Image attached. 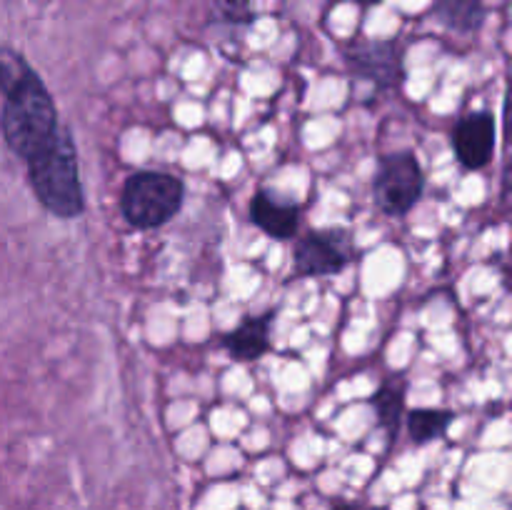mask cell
I'll use <instances>...</instances> for the list:
<instances>
[{"label": "cell", "mask_w": 512, "mask_h": 510, "mask_svg": "<svg viewBox=\"0 0 512 510\" xmlns=\"http://www.w3.org/2000/svg\"><path fill=\"white\" fill-rule=\"evenodd\" d=\"M498 120L490 110H470L455 123L453 150L465 170H483L495 155Z\"/></svg>", "instance_id": "obj_7"}, {"label": "cell", "mask_w": 512, "mask_h": 510, "mask_svg": "<svg viewBox=\"0 0 512 510\" xmlns=\"http://www.w3.org/2000/svg\"><path fill=\"white\" fill-rule=\"evenodd\" d=\"M458 420V413L450 408H413L405 410V428L413 445H428L445 438L450 425Z\"/></svg>", "instance_id": "obj_12"}, {"label": "cell", "mask_w": 512, "mask_h": 510, "mask_svg": "<svg viewBox=\"0 0 512 510\" xmlns=\"http://www.w3.org/2000/svg\"><path fill=\"white\" fill-rule=\"evenodd\" d=\"M330 510H388V508H380V505H370V503H360V500L335 498L333 503H330Z\"/></svg>", "instance_id": "obj_15"}, {"label": "cell", "mask_w": 512, "mask_h": 510, "mask_svg": "<svg viewBox=\"0 0 512 510\" xmlns=\"http://www.w3.org/2000/svg\"><path fill=\"white\" fill-rule=\"evenodd\" d=\"M425 193V170L415 150L380 155L373 175V200L390 218H403Z\"/></svg>", "instance_id": "obj_4"}, {"label": "cell", "mask_w": 512, "mask_h": 510, "mask_svg": "<svg viewBox=\"0 0 512 510\" xmlns=\"http://www.w3.org/2000/svg\"><path fill=\"white\" fill-rule=\"evenodd\" d=\"M253 0H213V20L233 28H248L255 23Z\"/></svg>", "instance_id": "obj_14"}, {"label": "cell", "mask_w": 512, "mask_h": 510, "mask_svg": "<svg viewBox=\"0 0 512 510\" xmlns=\"http://www.w3.org/2000/svg\"><path fill=\"white\" fill-rule=\"evenodd\" d=\"M353 3H358V5H375V3H380V0H353Z\"/></svg>", "instance_id": "obj_16"}, {"label": "cell", "mask_w": 512, "mask_h": 510, "mask_svg": "<svg viewBox=\"0 0 512 510\" xmlns=\"http://www.w3.org/2000/svg\"><path fill=\"white\" fill-rule=\"evenodd\" d=\"M275 318H278V308H268L260 315H245L233 330L220 338V345L238 363H255L273 348L270 330H273Z\"/></svg>", "instance_id": "obj_9"}, {"label": "cell", "mask_w": 512, "mask_h": 510, "mask_svg": "<svg viewBox=\"0 0 512 510\" xmlns=\"http://www.w3.org/2000/svg\"><path fill=\"white\" fill-rule=\"evenodd\" d=\"M33 65L28 63L20 50L10 48V45H0V93L8 95L10 90L18 88L30 73H33Z\"/></svg>", "instance_id": "obj_13"}, {"label": "cell", "mask_w": 512, "mask_h": 510, "mask_svg": "<svg viewBox=\"0 0 512 510\" xmlns=\"http://www.w3.org/2000/svg\"><path fill=\"white\" fill-rule=\"evenodd\" d=\"M350 75L368 80L375 90H398L408 80L403 48L398 40L355 38L345 50Z\"/></svg>", "instance_id": "obj_6"}, {"label": "cell", "mask_w": 512, "mask_h": 510, "mask_svg": "<svg viewBox=\"0 0 512 510\" xmlns=\"http://www.w3.org/2000/svg\"><path fill=\"white\" fill-rule=\"evenodd\" d=\"M58 105L38 70L18 88L10 90L0 110V133L15 158L25 160L38 153L58 133Z\"/></svg>", "instance_id": "obj_2"}, {"label": "cell", "mask_w": 512, "mask_h": 510, "mask_svg": "<svg viewBox=\"0 0 512 510\" xmlns=\"http://www.w3.org/2000/svg\"><path fill=\"white\" fill-rule=\"evenodd\" d=\"M28 183L35 200L60 220H73L85 213V193L80 180V160L75 135L60 123L50 143L25 160Z\"/></svg>", "instance_id": "obj_1"}, {"label": "cell", "mask_w": 512, "mask_h": 510, "mask_svg": "<svg viewBox=\"0 0 512 510\" xmlns=\"http://www.w3.org/2000/svg\"><path fill=\"white\" fill-rule=\"evenodd\" d=\"M185 203V183L168 170L143 168L125 178L120 190V215L133 230H155L168 225Z\"/></svg>", "instance_id": "obj_3"}, {"label": "cell", "mask_w": 512, "mask_h": 510, "mask_svg": "<svg viewBox=\"0 0 512 510\" xmlns=\"http://www.w3.org/2000/svg\"><path fill=\"white\" fill-rule=\"evenodd\" d=\"M355 235L343 225L308 230L295 238L293 275L295 278H328L353 263Z\"/></svg>", "instance_id": "obj_5"}, {"label": "cell", "mask_w": 512, "mask_h": 510, "mask_svg": "<svg viewBox=\"0 0 512 510\" xmlns=\"http://www.w3.org/2000/svg\"><path fill=\"white\" fill-rule=\"evenodd\" d=\"M300 215H303L300 203L280 198L268 188H258L250 198V223L280 243L298 238Z\"/></svg>", "instance_id": "obj_8"}, {"label": "cell", "mask_w": 512, "mask_h": 510, "mask_svg": "<svg viewBox=\"0 0 512 510\" xmlns=\"http://www.w3.org/2000/svg\"><path fill=\"white\" fill-rule=\"evenodd\" d=\"M433 18L453 33L470 35L483 28L488 8L485 0H435Z\"/></svg>", "instance_id": "obj_11"}, {"label": "cell", "mask_w": 512, "mask_h": 510, "mask_svg": "<svg viewBox=\"0 0 512 510\" xmlns=\"http://www.w3.org/2000/svg\"><path fill=\"white\" fill-rule=\"evenodd\" d=\"M405 400H408V378L403 373L388 375L370 398V408L375 410L378 428L385 430L388 448L398 440L405 418Z\"/></svg>", "instance_id": "obj_10"}]
</instances>
